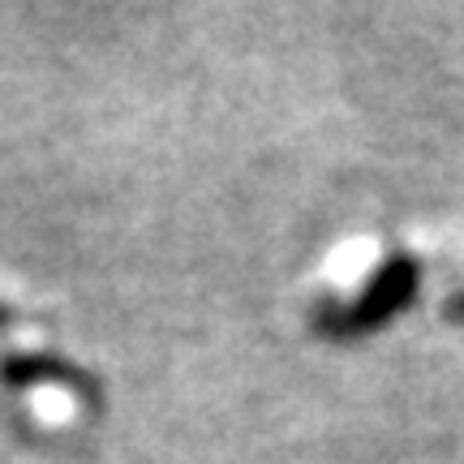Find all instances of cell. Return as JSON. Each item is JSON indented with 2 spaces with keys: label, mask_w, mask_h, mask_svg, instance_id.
I'll return each instance as SVG.
<instances>
[{
  "label": "cell",
  "mask_w": 464,
  "mask_h": 464,
  "mask_svg": "<svg viewBox=\"0 0 464 464\" xmlns=\"http://www.w3.org/2000/svg\"><path fill=\"white\" fill-rule=\"evenodd\" d=\"M417 284H421V266H417V258H409V254H392L382 266L370 271V280H365V288L357 293V297L340 301V305H327V310L318 314V323L335 335L370 332V327L387 323L404 301L413 297Z\"/></svg>",
  "instance_id": "obj_1"
},
{
  "label": "cell",
  "mask_w": 464,
  "mask_h": 464,
  "mask_svg": "<svg viewBox=\"0 0 464 464\" xmlns=\"http://www.w3.org/2000/svg\"><path fill=\"white\" fill-rule=\"evenodd\" d=\"M5 318H9V305H0V323H5Z\"/></svg>",
  "instance_id": "obj_2"
}]
</instances>
